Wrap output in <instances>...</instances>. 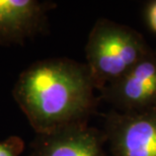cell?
I'll use <instances>...</instances> for the list:
<instances>
[{"label": "cell", "mask_w": 156, "mask_h": 156, "mask_svg": "<svg viewBox=\"0 0 156 156\" xmlns=\"http://www.w3.org/2000/svg\"><path fill=\"white\" fill-rule=\"evenodd\" d=\"M93 88L86 65L49 59L24 70L12 93L36 133L45 134L82 123L92 108Z\"/></svg>", "instance_id": "6da1fadb"}, {"label": "cell", "mask_w": 156, "mask_h": 156, "mask_svg": "<svg viewBox=\"0 0 156 156\" xmlns=\"http://www.w3.org/2000/svg\"><path fill=\"white\" fill-rule=\"evenodd\" d=\"M85 52L86 68L94 87L111 85L149 54L136 32L108 20L96 21Z\"/></svg>", "instance_id": "7a4b0ae2"}, {"label": "cell", "mask_w": 156, "mask_h": 156, "mask_svg": "<svg viewBox=\"0 0 156 156\" xmlns=\"http://www.w3.org/2000/svg\"><path fill=\"white\" fill-rule=\"evenodd\" d=\"M113 118L108 133L116 156H156V112Z\"/></svg>", "instance_id": "3957f363"}, {"label": "cell", "mask_w": 156, "mask_h": 156, "mask_svg": "<svg viewBox=\"0 0 156 156\" xmlns=\"http://www.w3.org/2000/svg\"><path fill=\"white\" fill-rule=\"evenodd\" d=\"M30 156H105V153L98 134L81 123L37 134Z\"/></svg>", "instance_id": "277c9868"}, {"label": "cell", "mask_w": 156, "mask_h": 156, "mask_svg": "<svg viewBox=\"0 0 156 156\" xmlns=\"http://www.w3.org/2000/svg\"><path fill=\"white\" fill-rule=\"evenodd\" d=\"M108 96L129 110H142L156 102V57L150 53L108 87Z\"/></svg>", "instance_id": "5b68a950"}, {"label": "cell", "mask_w": 156, "mask_h": 156, "mask_svg": "<svg viewBox=\"0 0 156 156\" xmlns=\"http://www.w3.org/2000/svg\"><path fill=\"white\" fill-rule=\"evenodd\" d=\"M47 8L36 0H0V45H21L41 33Z\"/></svg>", "instance_id": "8992f818"}, {"label": "cell", "mask_w": 156, "mask_h": 156, "mask_svg": "<svg viewBox=\"0 0 156 156\" xmlns=\"http://www.w3.org/2000/svg\"><path fill=\"white\" fill-rule=\"evenodd\" d=\"M23 149V142L18 137L0 141V156H20Z\"/></svg>", "instance_id": "52a82bcc"}, {"label": "cell", "mask_w": 156, "mask_h": 156, "mask_svg": "<svg viewBox=\"0 0 156 156\" xmlns=\"http://www.w3.org/2000/svg\"><path fill=\"white\" fill-rule=\"evenodd\" d=\"M146 17H147V23L151 30L156 33V1L151 3L148 6L147 12H146Z\"/></svg>", "instance_id": "ba28073f"}]
</instances>
